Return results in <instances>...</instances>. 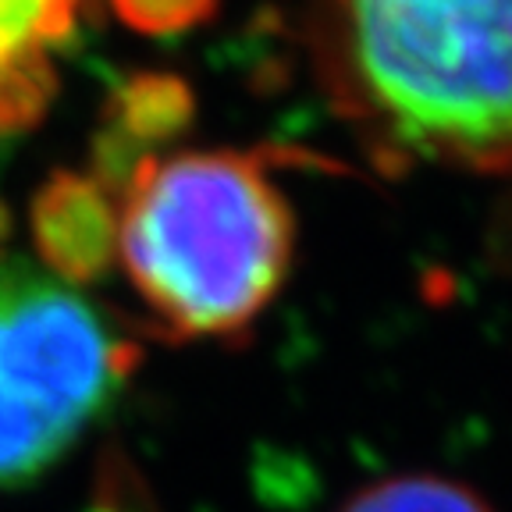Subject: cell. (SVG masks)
<instances>
[{
  "mask_svg": "<svg viewBox=\"0 0 512 512\" xmlns=\"http://www.w3.org/2000/svg\"><path fill=\"white\" fill-rule=\"evenodd\" d=\"M303 47L381 164L512 175V0H306Z\"/></svg>",
  "mask_w": 512,
  "mask_h": 512,
  "instance_id": "cell-1",
  "label": "cell"
},
{
  "mask_svg": "<svg viewBox=\"0 0 512 512\" xmlns=\"http://www.w3.org/2000/svg\"><path fill=\"white\" fill-rule=\"evenodd\" d=\"M296 217L249 150L150 153L118 192V256L171 338H235L292 267Z\"/></svg>",
  "mask_w": 512,
  "mask_h": 512,
  "instance_id": "cell-2",
  "label": "cell"
},
{
  "mask_svg": "<svg viewBox=\"0 0 512 512\" xmlns=\"http://www.w3.org/2000/svg\"><path fill=\"white\" fill-rule=\"evenodd\" d=\"M136 363V345L75 288L0 260V484H29L68 456Z\"/></svg>",
  "mask_w": 512,
  "mask_h": 512,
  "instance_id": "cell-3",
  "label": "cell"
},
{
  "mask_svg": "<svg viewBox=\"0 0 512 512\" xmlns=\"http://www.w3.org/2000/svg\"><path fill=\"white\" fill-rule=\"evenodd\" d=\"M32 246L64 285H93L118 256V196L89 171H54L29 203Z\"/></svg>",
  "mask_w": 512,
  "mask_h": 512,
  "instance_id": "cell-4",
  "label": "cell"
},
{
  "mask_svg": "<svg viewBox=\"0 0 512 512\" xmlns=\"http://www.w3.org/2000/svg\"><path fill=\"white\" fill-rule=\"evenodd\" d=\"M86 0H0V132H22L57 96V54L75 40Z\"/></svg>",
  "mask_w": 512,
  "mask_h": 512,
  "instance_id": "cell-5",
  "label": "cell"
},
{
  "mask_svg": "<svg viewBox=\"0 0 512 512\" xmlns=\"http://www.w3.org/2000/svg\"><path fill=\"white\" fill-rule=\"evenodd\" d=\"M192 93L171 75H132L111 96V118L104 139L96 143V164L89 175L100 178L118 196L128 171L150 157L153 146L182 136L192 121Z\"/></svg>",
  "mask_w": 512,
  "mask_h": 512,
  "instance_id": "cell-6",
  "label": "cell"
},
{
  "mask_svg": "<svg viewBox=\"0 0 512 512\" xmlns=\"http://www.w3.org/2000/svg\"><path fill=\"white\" fill-rule=\"evenodd\" d=\"M338 512H495L473 488L434 473H402L356 491Z\"/></svg>",
  "mask_w": 512,
  "mask_h": 512,
  "instance_id": "cell-7",
  "label": "cell"
},
{
  "mask_svg": "<svg viewBox=\"0 0 512 512\" xmlns=\"http://www.w3.org/2000/svg\"><path fill=\"white\" fill-rule=\"evenodd\" d=\"M125 29L139 36H182L196 25L210 22L221 0H107Z\"/></svg>",
  "mask_w": 512,
  "mask_h": 512,
  "instance_id": "cell-8",
  "label": "cell"
},
{
  "mask_svg": "<svg viewBox=\"0 0 512 512\" xmlns=\"http://www.w3.org/2000/svg\"><path fill=\"white\" fill-rule=\"evenodd\" d=\"M82 512H160L153 491L121 452H104L93 477V495Z\"/></svg>",
  "mask_w": 512,
  "mask_h": 512,
  "instance_id": "cell-9",
  "label": "cell"
}]
</instances>
